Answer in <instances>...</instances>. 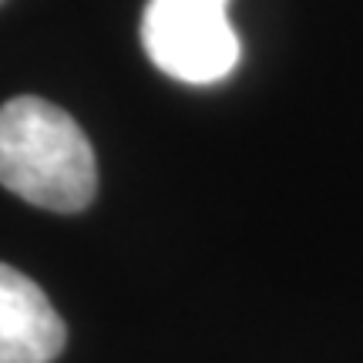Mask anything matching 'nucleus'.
<instances>
[{
  "instance_id": "obj_1",
  "label": "nucleus",
  "mask_w": 363,
  "mask_h": 363,
  "mask_svg": "<svg viewBox=\"0 0 363 363\" xmlns=\"http://www.w3.org/2000/svg\"><path fill=\"white\" fill-rule=\"evenodd\" d=\"M0 185L48 212H81L98 192L94 148L57 104L11 98L0 104Z\"/></svg>"
},
{
  "instance_id": "obj_2",
  "label": "nucleus",
  "mask_w": 363,
  "mask_h": 363,
  "mask_svg": "<svg viewBox=\"0 0 363 363\" xmlns=\"http://www.w3.org/2000/svg\"><path fill=\"white\" fill-rule=\"evenodd\" d=\"M142 44L158 71L185 84L225 81L242 57L229 0H148Z\"/></svg>"
},
{
  "instance_id": "obj_3",
  "label": "nucleus",
  "mask_w": 363,
  "mask_h": 363,
  "mask_svg": "<svg viewBox=\"0 0 363 363\" xmlns=\"http://www.w3.org/2000/svg\"><path fill=\"white\" fill-rule=\"evenodd\" d=\"M65 337V320L44 289L0 262V363H51Z\"/></svg>"
}]
</instances>
